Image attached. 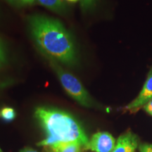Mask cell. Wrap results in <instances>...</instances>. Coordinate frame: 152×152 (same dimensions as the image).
<instances>
[{"label":"cell","mask_w":152,"mask_h":152,"mask_svg":"<svg viewBox=\"0 0 152 152\" xmlns=\"http://www.w3.org/2000/svg\"><path fill=\"white\" fill-rule=\"evenodd\" d=\"M144 109L148 113L152 115V100L149 101V102L144 106Z\"/></svg>","instance_id":"13"},{"label":"cell","mask_w":152,"mask_h":152,"mask_svg":"<svg viewBox=\"0 0 152 152\" xmlns=\"http://www.w3.org/2000/svg\"><path fill=\"white\" fill-rule=\"evenodd\" d=\"M151 100H152V71L148 75L147 80L137 97L125 106V109L134 113L142 106H145Z\"/></svg>","instance_id":"5"},{"label":"cell","mask_w":152,"mask_h":152,"mask_svg":"<svg viewBox=\"0 0 152 152\" xmlns=\"http://www.w3.org/2000/svg\"><path fill=\"white\" fill-rule=\"evenodd\" d=\"M137 147V137L130 131H128L118 138L113 152H134Z\"/></svg>","instance_id":"6"},{"label":"cell","mask_w":152,"mask_h":152,"mask_svg":"<svg viewBox=\"0 0 152 152\" xmlns=\"http://www.w3.org/2000/svg\"><path fill=\"white\" fill-rule=\"evenodd\" d=\"M66 2H76V1H79V0H64Z\"/></svg>","instance_id":"16"},{"label":"cell","mask_w":152,"mask_h":152,"mask_svg":"<svg viewBox=\"0 0 152 152\" xmlns=\"http://www.w3.org/2000/svg\"><path fill=\"white\" fill-rule=\"evenodd\" d=\"M0 152H2V151H1V149H0Z\"/></svg>","instance_id":"17"},{"label":"cell","mask_w":152,"mask_h":152,"mask_svg":"<svg viewBox=\"0 0 152 152\" xmlns=\"http://www.w3.org/2000/svg\"><path fill=\"white\" fill-rule=\"evenodd\" d=\"M16 111L10 107H4L0 111V116L6 122H11L16 118Z\"/></svg>","instance_id":"9"},{"label":"cell","mask_w":152,"mask_h":152,"mask_svg":"<svg viewBox=\"0 0 152 152\" xmlns=\"http://www.w3.org/2000/svg\"><path fill=\"white\" fill-rule=\"evenodd\" d=\"M6 60V55L4 51V49L2 46H1V43H0V61L4 62Z\"/></svg>","instance_id":"14"},{"label":"cell","mask_w":152,"mask_h":152,"mask_svg":"<svg viewBox=\"0 0 152 152\" xmlns=\"http://www.w3.org/2000/svg\"><path fill=\"white\" fill-rule=\"evenodd\" d=\"M20 152H39V151H37V150L34 149L31 147H24L23 149H22L21 150H20Z\"/></svg>","instance_id":"15"},{"label":"cell","mask_w":152,"mask_h":152,"mask_svg":"<svg viewBox=\"0 0 152 152\" xmlns=\"http://www.w3.org/2000/svg\"><path fill=\"white\" fill-rule=\"evenodd\" d=\"M48 60L67 94L80 105L85 107H93L94 106V101L78 79L64 70L56 61Z\"/></svg>","instance_id":"3"},{"label":"cell","mask_w":152,"mask_h":152,"mask_svg":"<svg viewBox=\"0 0 152 152\" xmlns=\"http://www.w3.org/2000/svg\"><path fill=\"white\" fill-rule=\"evenodd\" d=\"M140 152H152V144H142L140 146Z\"/></svg>","instance_id":"11"},{"label":"cell","mask_w":152,"mask_h":152,"mask_svg":"<svg viewBox=\"0 0 152 152\" xmlns=\"http://www.w3.org/2000/svg\"><path fill=\"white\" fill-rule=\"evenodd\" d=\"M35 115L46 134L38 146L54 151L62 144L78 142L85 150L88 137L80 123L71 114L54 108L37 107Z\"/></svg>","instance_id":"2"},{"label":"cell","mask_w":152,"mask_h":152,"mask_svg":"<svg viewBox=\"0 0 152 152\" xmlns=\"http://www.w3.org/2000/svg\"><path fill=\"white\" fill-rule=\"evenodd\" d=\"M97 0H80V7L83 12L92 10L96 5Z\"/></svg>","instance_id":"10"},{"label":"cell","mask_w":152,"mask_h":152,"mask_svg":"<svg viewBox=\"0 0 152 152\" xmlns=\"http://www.w3.org/2000/svg\"><path fill=\"white\" fill-rule=\"evenodd\" d=\"M115 147V140L107 132H98L93 134L85 150L90 149L95 152H113Z\"/></svg>","instance_id":"4"},{"label":"cell","mask_w":152,"mask_h":152,"mask_svg":"<svg viewBox=\"0 0 152 152\" xmlns=\"http://www.w3.org/2000/svg\"><path fill=\"white\" fill-rule=\"evenodd\" d=\"M37 2L53 12L65 16L68 11V6L64 0H37Z\"/></svg>","instance_id":"7"},{"label":"cell","mask_w":152,"mask_h":152,"mask_svg":"<svg viewBox=\"0 0 152 152\" xmlns=\"http://www.w3.org/2000/svg\"><path fill=\"white\" fill-rule=\"evenodd\" d=\"M32 39L42 54L48 59L74 67L78 64V54L71 34L56 19L40 14L27 18Z\"/></svg>","instance_id":"1"},{"label":"cell","mask_w":152,"mask_h":152,"mask_svg":"<svg viewBox=\"0 0 152 152\" xmlns=\"http://www.w3.org/2000/svg\"><path fill=\"white\" fill-rule=\"evenodd\" d=\"M9 4L14 6L16 7H22V2L21 0H6Z\"/></svg>","instance_id":"12"},{"label":"cell","mask_w":152,"mask_h":152,"mask_svg":"<svg viewBox=\"0 0 152 152\" xmlns=\"http://www.w3.org/2000/svg\"><path fill=\"white\" fill-rule=\"evenodd\" d=\"M84 147L78 142H71L62 144L54 149L52 152H82Z\"/></svg>","instance_id":"8"}]
</instances>
